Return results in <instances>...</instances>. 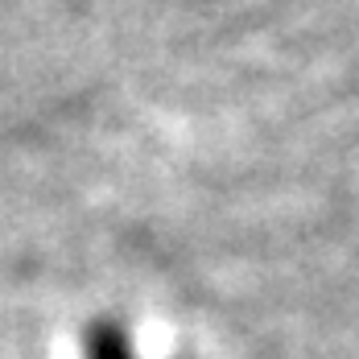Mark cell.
Wrapping results in <instances>:
<instances>
[{
    "label": "cell",
    "instance_id": "obj_1",
    "mask_svg": "<svg viewBox=\"0 0 359 359\" xmlns=\"http://www.w3.org/2000/svg\"><path fill=\"white\" fill-rule=\"evenodd\" d=\"M83 351L87 359H133V343H128V330L111 318H95L83 334Z\"/></svg>",
    "mask_w": 359,
    "mask_h": 359
}]
</instances>
